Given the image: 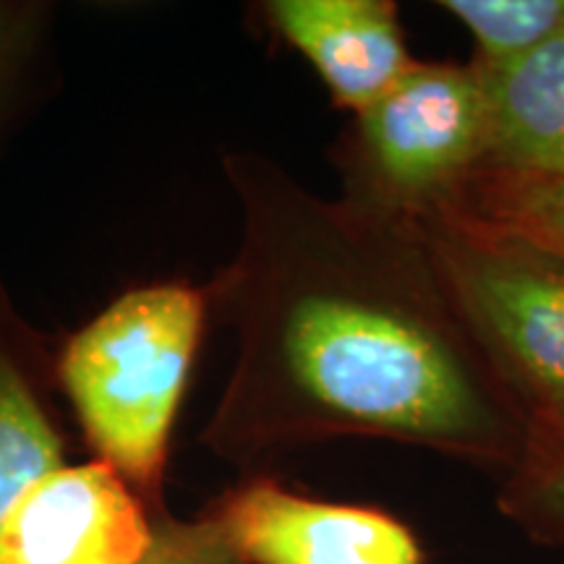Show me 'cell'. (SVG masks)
<instances>
[{
    "label": "cell",
    "mask_w": 564,
    "mask_h": 564,
    "mask_svg": "<svg viewBox=\"0 0 564 564\" xmlns=\"http://www.w3.org/2000/svg\"><path fill=\"white\" fill-rule=\"evenodd\" d=\"M61 468V442L24 382L0 366V523L34 481Z\"/></svg>",
    "instance_id": "11"
},
{
    "label": "cell",
    "mask_w": 564,
    "mask_h": 564,
    "mask_svg": "<svg viewBox=\"0 0 564 564\" xmlns=\"http://www.w3.org/2000/svg\"><path fill=\"white\" fill-rule=\"evenodd\" d=\"M476 68L489 102L486 167L564 175V34L499 68Z\"/></svg>",
    "instance_id": "8"
},
{
    "label": "cell",
    "mask_w": 564,
    "mask_h": 564,
    "mask_svg": "<svg viewBox=\"0 0 564 564\" xmlns=\"http://www.w3.org/2000/svg\"><path fill=\"white\" fill-rule=\"evenodd\" d=\"M476 40L474 63L499 68L564 34V0H442Z\"/></svg>",
    "instance_id": "10"
},
{
    "label": "cell",
    "mask_w": 564,
    "mask_h": 564,
    "mask_svg": "<svg viewBox=\"0 0 564 564\" xmlns=\"http://www.w3.org/2000/svg\"><path fill=\"white\" fill-rule=\"evenodd\" d=\"M141 564H249L212 518L196 525H167L154 531L150 554Z\"/></svg>",
    "instance_id": "13"
},
{
    "label": "cell",
    "mask_w": 564,
    "mask_h": 564,
    "mask_svg": "<svg viewBox=\"0 0 564 564\" xmlns=\"http://www.w3.org/2000/svg\"><path fill=\"white\" fill-rule=\"evenodd\" d=\"M202 324L199 291L144 288L112 303L63 356V382L91 444L131 481L160 476Z\"/></svg>",
    "instance_id": "3"
},
{
    "label": "cell",
    "mask_w": 564,
    "mask_h": 564,
    "mask_svg": "<svg viewBox=\"0 0 564 564\" xmlns=\"http://www.w3.org/2000/svg\"><path fill=\"white\" fill-rule=\"evenodd\" d=\"M489 158V102L474 63H423L356 116V196L419 220L455 209Z\"/></svg>",
    "instance_id": "4"
},
{
    "label": "cell",
    "mask_w": 564,
    "mask_h": 564,
    "mask_svg": "<svg viewBox=\"0 0 564 564\" xmlns=\"http://www.w3.org/2000/svg\"><path fill=\"white\" fill-rule=\"evenodd\" d=\"M499 507L531 539L564 546V429L533 434L507 476Z\"/></svg>",
    "instance_id": "12"
},
{
    "label": "cell",
    "mask_w": 564,
    "mask_h": 564,
    "mask_svg": "<svg viewBox=\"0 0 564 564\" xmlns=\"http://www.w3.org/2000/svg\"><path fill=\"white\" fill-rule=\"evenodd\" d=\"M455 212L502 225L564 257V175L481 167Z\"/></svg>",
    "instance_id": "9"
},
{
    "label": "cell",
    "mask_w": 564,
    "mask_h": 564,
    "mask_svg": "<svg viewBox=\"0 0 564 564\" xmlns=\"http://www.w3.org/2000/svg\"><path fill=\"white\" fill-rule=\"evenodd\" d=\"M444 291L533 434L564 429V257L465 212L413 220Z\"/></svg>",
    "instance_id": "2"
},
{
    "label": "cell",
    "mask_w": 564,
    "mask_h": 564,
    "mask_svg": "<svg viewBox=\"0 0 564 564\" xmlns=\"http://www.w3.org/2000/svg\"><path fill=\"white\" fill-rule=\"evenodd\" d=\"M154 531L108 463L61 465L0 523V564H141Z\"/></svg>",
    "instance_id": "5"
},
{
    "label": "cell",
    "mask_w": 564,
    "mask_h": 564,
    "mask_svg": "<svg viewBox=\"0 0 564 564\" xmlns=\"http://www.w3.org/2000/svg\"><path fill=\"white\" fill-rule=\"evenodd\" d=\"M267 13L352 116L382 100L415 63L390 0H274Z\"/></svg>",
    "instance_id": "7"
},
{
    "label": "cell",
    "mask_w": 564,
    "mask_h": 564,
    "mask_svg": "<svg viewBox=\"0 0 564 564\" xmlns=\"http://www.w3.org/2000/svg\"><path fill=\"white\" fill-rule=\"evenodd\" d=\"M215 520L249 564H423L415 533L392 514L306 499L274 481L232 491Z\"/></svg>",
    "instance_id": "6"
},
{
    "label": "cell",
    "mask_w": 564,
    "mask_h": 564,
    "mask_svg": "<svg viewBox=\"0 0 564 564\" xmlns=\"http://www.w3.org/2000/svg\"><path fill=\"white\" fill-rule=\"evenodd\" d=\"M236 423L361 434L512 470L531 426L444 291L413 220L257 186Z\"/></svg>",
    "instance_id": "1"
}]
</instances>
